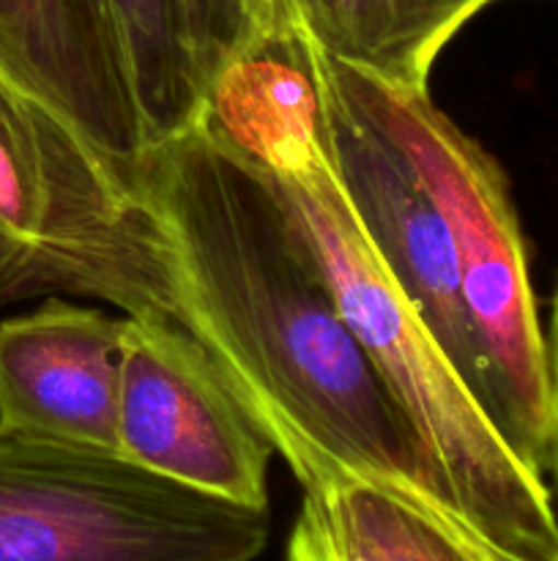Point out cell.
<instances>
[{
  "instance_id": "obj_1",
  "label": "cell",
  "mask_w": 558,
  "mask_h": 561,
  "mask_svg": "<svg viewBox=\"0 0 558 561\" xmlns=\"http://www.w3.org/2000/svg\"><path fill=\"white\" fill-rule=\"evenodd\" d=\"M175 321L301 488L361 477L441 507L419 433L268 173L191 126L140 164Z\"/></svg>"
},
{
  "instance_id": "obj_2",
  "label": "cell",
  "mask_w": 558,
  "mask_h": 561,
  "mask_svg": "<svg viewBox=\"0 0 558 561\" xmlns=\"http://www.w3.org/2000/svg\"><path fill=\"white\" fill-rule=\"evenodd\" d=\"M332 277L345 316L419 433L441 510L501 551L558 561L550 485L512 453L476 394L427 332L361 236L332 162L274 179Z\"/></svg>"
},
{
  "instance_id": "obj_3",
  "label": "cell",
  "mask_w": 558,
  "mask_h": 561,
  "mask_svg": "<svg viewBox=\"0 0 558 561\" xmlns=\"http://www.w3.org/2000/svg\"><path fill=\"white\" fill-rule=\"evenodd\" d=\"M53 294L175 321L162 236L137 175L0 58V307Z\"/></svg>"
},
{
  "instance_id": "obj_4",
  "label": "cell",
  "mask_w": 558,
  "mask_h": 561,
  "mask_svg": "<svg viewBox=\"0 0 558 561\" xmlns=\"http://www.w3.org/2000/svg\"><path fill=\"white\" fill-rule=\"evenodd\" d=\"M364 75L367 93L441 208L479 367V403L503 442L545 477L550 373L528 252L503 170L430 99Z\"/></svg>"
},
{
  "instance_id": "obj_5",
  "label": "cell",
  "mask_w": 558,
  "mask_h": 561,
  "mask_svg": "<svg viewBox=\"0 0 558 561\" xmlns=\"http://www.w3.org/2000/svg\"><path fill=\"white\" fill-rule=\"evenodd\" d=\"M268 535V507L115 447L0 427V561H255Z\"/></svg>"
},
{
  "instance_id": "obj_6",
  "label": "cell",
  "mask_w": 558,
  "mask_h": 561,
  "mask_svg": "<svg viewBox=\"0 0 558 561\" xmlns=\"http://www.w3.org/2000/svg\"><path fill=\"white\" fill-rule=\"evenodd\" d=\"M118 449L164 477L268 507L274 444L208 351L167 316H124Z\"/></svg>"
},
{
  "instance_id": "obj_7",
  "label": "cell",
  "mask_w": 558,
  "mask_h": 561,
  "mask_svg": "<svg viewBox=\"0 0 558 561\" xmlns=\"http://www.w3.org/2000/svg\"><path fill=\"white\" fill-rule=\"evenodd\" d=\"M326 88L328 162L345 203L386 277L479 400V367L441 208L372 107L364 75L326 58Z\"/></svg>"
},
{
  "instance_id": "obj_8",
  "label": "cell",
  "mask_w": 558,
  "mask_h": 561,
  "mask_svg": "<svg viewBox=\"0 0 558 561\" xmlns=\"http://www.w3.org/2000/svg\"><path fill=\"white\" fill-rule=\"evenodd\" d=\"M124 316L53 296L0 323V427L118 449Z\"/></svg>"
},
{
  "instance_id": "obj_9",
  "label": "cell",
  "mask_w": 558,
  "mask_h": 561,
  "mask_svg": "<svg viewBox=\"0 0 558 561\" xmlns=\"http://www.w3.org/2000/svg\"><path fill=\"white\" fill-rule=\"evenodd\" d=\"M0 58L140 175L148 146L109 0H0Z\"/></svg>"
},
{
  "instance_id": "obj_10",
  "label": "cell",
  "mask_w": 558,
  "mask_h": 561,
  "mask_svg": "<svg viewBox=\"0 0 558 561\" xmlns=\"http://www.w3.org/2000/svg\"><path fill=\"white\" fill-rule=\"evenodd\" d=\"M195 126L271 179L326 159V55L301 22L260 27L219 71Z\"/></svg>"
},
{
  "instance_id": "obj_11",
  "label": "cell",
  "mask_w": 558,
  "mask_h": 561,
  "mask_svg": "<svg viewBox=\"0 0 558 561\" xmlns=\"http://www.w3.org/2000/svg\"><path fill=\"white\" fill-rule=\"evenodd\" d=\"M148 151L197 124L213 80L260 31L255 0H109Z\"/></svg>"
},
{
  "instance_id": "obj_12",
  "label": "cell",
  "mask_w": 558,
  "mask_h": 561,
  "mask_svg": "<svg viewBox=\"0 0 558 561\" xmlns=\"http://www.w3.org/2000/svg\"><path fill=\"white\" fill-rule=\"evenodd\" d=\"M288 561H476L468 529L427 499L361 477L304 485Z\"/></svg>"
},
{
  "instance_id": "obj_13",
  "label": "cell",
  "mask_w": 558,
  "mask_h": 561,
  "mask_svg": "<svg viewBox=\"0 0 558 561\" xmlns=\"http://www.w3.org/2000/svg\"><path fill=\"white\" fill-rule=\"evenodd\" d=\"M496 0H293L323 55L408 91H430L449 42Z\"/></svg>"
},
{
  "instance_id": "obj_14",
  "label": "cell",
  "mask_w": 558,
  "mask_h": 561,
  "mask_svg": "<svg viewBox=\"0 0 558 561\" xmlns=\"http://www.w3.org/2000/svg\"><path fill=\"white\" fill-rule=\"evenodd\" d=\"M547 373H550V442H547L545 477H550V496L558 518V294L553 301L550 334H547Z\"/></svg>"
},
{
  "instance_id": "obj_15",
  "label": "cell",
  "mask_w": 558,
  "mask_h": 561,
  "mask_svg": "<svg viewBox=\"0 0 558 561\" xmlns=\"http://www.w3.org/2000/svg\"><path fill=\"white\" fill-rule=\"evenodd\" d=\"M260 27L277 25V22H299L293 11V0H255Z\"/></svg>"
},
{
  "instance_id": "obj_16",
  "label": "cell",
  "mask_w": 558,
  "mask_h": 561,
  "mask_svg": "<svg viewBox=\"0 0 558 561\" xmlns=\"http://www.w3.org/2000/svg\"><path fill=\"white\" fill-rule=\"evenodd\" d=\"M468 529V540H470V551H474L476 561H534V559H523V557H514V553H507L501 551V548H496L492 542H487L485 537L476 535L470 526H465Z\"/></svg>"
}]
</instances>
